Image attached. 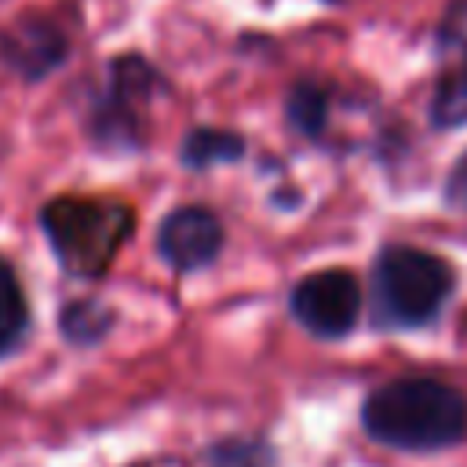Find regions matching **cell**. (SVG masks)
<instances>
[{
    "instance_id": "cell-4",
    "label": "cell",
    "mask_w": 467,
    "mask_h": 467,
    "mask_svg": "<svg viewBox=\"0 0 467 467\" xmlns=\"http://www.w3.org/2000/svg\"><path fill=\"white\" fill-rule=\"evenodd\" d=\"M153 88H161V77L150 62H142L139 55H124L109 62V88L95 106V135L117 146L139 142L142 135V120L139 109L142 102H150Z\"/></svg>"
},
{
    "instance_id": "cell-13",
    "label": "cell",
    "mask_w": 467,
    "mask_h": 467,
    "mask_svg": "<svg viewBox=\"0 0 467 467\" xmlns=\"http://www.w3.org/2000/svg\"><path fill=\"white\" fill-rule=\"evenodd\" d=\"M62 328L69 332V339L88 343V339H95V336H102L109 328V314L102 306H95V303H73L62 314Z\"/></svg>"
},
{
    "instance_id": "cell-5",
    "label": "cell",
    "mask_w": 467,
    "mask_h": 467,
    "mask_svg": "<svg viewBox=\"0 0 467 467\" xmlns=\"http://www.w3.org/2000/svg\"><path fill=\"white\" fill-rule=\"evenodd\" d=\"M292 314L321 339L347 336L361 314V285L347 270H317L292 288Z\"/></svg>"
},
{
    "instance_id": "cell-1",
    "label": "cell",
    "mask_w": 467,
    "mask_h": 467,
    "mask_svg": "<svg viewBox=\"0 0 467 467\" xmlns=\"http://www.w3.org/2000/svg\"><path fill=\"white\" fill-rule=\"evenodd\" d=\"M361 423L394 449H445L467 431V401L441 379H390L365 398Z\"/></svg>"
},
{
    "instance_id": "cell-10",
    "label": "cell",
    "mask_w": 467,
    "mask_h": 467,
    "mask_svg": "<svg viewBox=\"0 0 467 467\" xmlns=\"http://www.w3.org/2000/svg\"><path fill=\"white\" fill-rule=\"evenodd\" d=\"M26 325H29V306H26L22 285L15 270L0 259V354H7L26 336Z\"/></svg>"
},
{
    "instance_id": "cell-9",
    "label": "cell",
    "mask_w": 467,
    "mask_h": 467,
    "mask_svg": "<svg viewBox=\"0 0 467 467\" xmlns=\"http://www.w3.org/2000/svg\"><path fill=\"white\" fill-rule=\"evenodd\" d=\"M244 153L241 135L223 131V128H193L182 142V161L190 168H212L223 161H237Z\"/></svg>"
},
{
    "instance_id": "cell-2",
    "label": "cell",
    "mask_w": 467,
    "mask_h": 467,
    "mask_svg": "<svg viewBox=\"0 0 467 467\" xmlns=\"http://www.w3.org/2000/svg\"><path fill=\"white\" fill-rule=\"evenodd\" d=\"M44 234L62 259V266L77 277H99L117 259L124 241L131 237L135 215L117 197H55L40 212Z\"/></svg>"
},
{
    "instance_id": "cell-6",
    "label": "cell",
    "mask_w": 467,
    "mask_h": 467,
    "mask_svg": "<svg viewBox=\"0 0 467 467\" xmlns=\"http://www.w3.org/2000/svg\"><path fill=\"white\" fill-rule=\"evenodd\" d=\"M441 80L431 117L438 128L467 124V0H456L441 22Z\"/></svg>"
},
{
    "instance_id": "cell-3",
    "label": "cell",
    "mask_w": 467,
    "mask_h": 467,
    "mask_svg": "<svg viewBox=\"0 0 467 467\" xmlns=\"http://www.w3.org/2000/svg\"><path fill=\"white\" fill-rule=\"evenodd\" d=\"M372 288L376 314L387 325H427L452 292V270L423 248L390 244L376 259Z\"/></svg>"
},
{
    "instance_id": "cell-7",
    "label": "cell",
    "mask_w": 467,
    "mask_h": 467,
    "mask_svg": "<svg viewBox=\"0 0 467 467\" xmlns=\"http://www.w3.org/2000/svg\"><path fill=\"white\" fill-rule=\"evenodd\" d=\"M157 248L175 270H201L223 248V223L201 204L175 208L157 230Z\"/></svg>"
},
{
    "instance_id": "cell-11",
    "label": "cell",
    "mask_w": 467,
    "mask_h": 467,
    "mask_svg": "<svg viewBox=\"0 0 467 467\" xmlns=\"http://www.w3.org/2000/svg\"><path fill=\"white\" fill-rule=\"evenodd\" d=\"M328 117V95L317 84H296L288 95V120L303 131V135H321Z\"/></svg>"
},
{
    "instance_id": "cell-8",
    "label": "cell",
    "mask_w": 467,
    "mask_h": 467,
    "mask_svg": "<svg viewBox=\"0 0 467 467\" xmlns=\"http://www.w3.org/2000/svg\"><path fill=\"white\" fill-rule=\"evenodd\" d=\"M0 51L7 66H15L22 77H47L69 51L62 26H55L44 15H26L11 29L0 33Z\"/></svg>"
},
{
    "instance_id": "cell-14",
    "label": "cell",
    "mask_w": 467,
    "mask_h": 467,
    "mask_svg": "<svg viewBox=\"0 0 467 467\" xmlns=\"http://www.w3.org/2000/svg\"><path fill=\"white\" fill-rule=\"evenodd\" d=\"M449 190H452V197L467 208V157L456 164V171H452V182H449Z\"/></svg>"
},
{
    "instance_id": "cell-12",
    "label": "cell",
    "mask_w": 467,
    "mask_h": 467,
    "mask_svg": "<svg viewBox=\"0 0 467 467\" xmlns=\"http://www.w3.org/2000/svg\"><path fill=\"white\" fill-rule=\"evenodd\" d=\"M212 467H274V452L266 441H223L208 452Z\"/></svg>"
}]
</instances>
